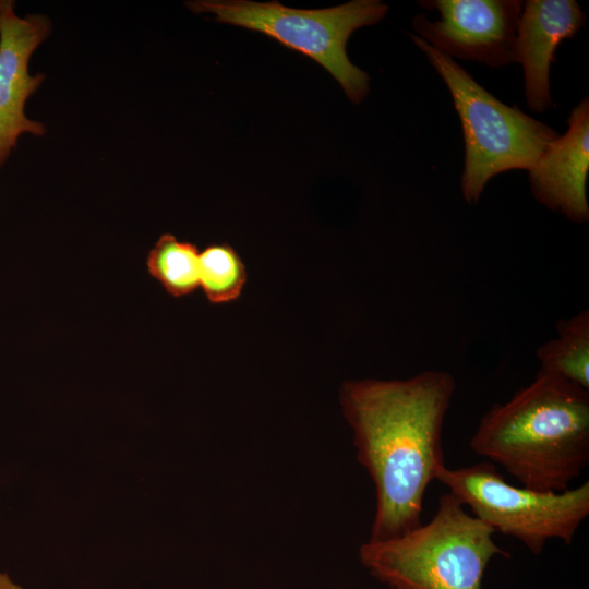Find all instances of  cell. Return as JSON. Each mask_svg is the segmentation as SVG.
<instances>
[{
    "mask_svg": "<svg viewBox=\"0 0 589 589\" xmlns=\"http://www.w3.org/2000/svg\"><path fill=\"white\" fill-rule=\"evenodd\" d=\"M455 389L446 371L341 384L339 402L357 459L375 488L369 540L392 539L422 524L425 491L445 465L442 433Z\"/></svg>",
    "mask_w": 589,
    "mask_h": 589,
    "instance_id": "1",
    "label": "cell"
},
{
    "mask_svg": "<svg viewBox=\"0 0 589 589\" xmlns=\"http://www.w3.org/2000/svg\"><path fill=\"white\" fill-rule=\"evenodd\" d=\"M469 446L522 486L565 491L589 464V390L539 370L482 416Z\"/></svg>",
    "mask_w": 589,
    "mask_h": 589,
    "instance_id": "2",
    "label": "cell"
},
{
    "mask_svg": "<svg viewBox=\"0 0 589 589\" xmlns=\"http://www.w3.org/2000/svg\"><path fill=\"white\" fill-rule=\"evenodd\" d=\"M494 533L447 492L428 524L392 539L368 540L359 560L393 589H481L492 557L508 556Z\"/></svg>",
    "mask_w": 589,
    "mask_h": 589,
    "instance_id": "3",
    "label": "cell"
},
{
    "mask_svg": "<svg viewBox=\"0 0 589 589\" xmlns=\"http://www.w3.org/2000/svg\"><path fill=\"white\" fill-rule=\"evenodd\" d=\"M410 38L444 81L459 116L465 142L460 188L469 204L479 201L494 176L515 169L528 171L558 136L517 106L495 98L453 58L414 34Z\"/></svg>",
    "mask_w": 589,
    "mask_h": 589,
    "instance_id": "4",
    "label": "cell"
},
{
    "mask_svg": "<svg viewBox=\"0 0 589 589\" xmlns=\"http://www.w3.org/2000/svg\"><path fill=\"white\" fill-rule=\"evenodd\" d=\"M187 5L194 13L214 14L216 22L259 32L313 59L354 104L369 93V74L349 60L346 48L356 29L376 24L386 15L388 7L378 0H353L320 10L247 0H200Z\"/></svg>",
    "mask_w": 589,
    "mask_h": 589,
    "instance_id": "5",
    "label": "cell"
},
{
    "mask_svg": "<svg viewBox=\"0 0 589 589\" xmlns=\"http://www.w3.org/2000/svg\"><path fill=\"white\" fill-rule=\"evenodd\" d=\"M435 480L494 532L517 539L534 554L549 540L569 544L589 515V481L561 492L537 491L508 483L489 461L456 469L444 465Z\"/></svg>",
    "mask_w": 589,
    "mask_h": 589,
    "instance_id": "6",
    "label": "cell"
},
{
    "mask_svg": "<svg viewBox=\"0 0 589 589\" xmlns=\"http://www.w3.org/2000/svg\"><path fill=\"white\" fill-rule=\"evenodd\" d=\"M441 19H412L416 36L453 58L500 68L517 63L516 40L524 2L520 0H422Z\"/></svg>",
    "mask_w": 589,
    "mask_h": 589,
    "instance_id": "7",
    "label": "cell"
},
{
    "mask_svg": "<svg viewBox=\"0 0 589 589\" xmlns=\"http://www.w3.org/2000/svg\"><path fill=\"white\" fill-rule=\"evenodd\" d=\"M14 7L12 0H0V167L22 133L41 136L46 132L43 123L25 116L24 106L45 79L43 73H28V61L48 37L51 24L43 14L20 17Z\"/></svg>",
    "mask_w": 589,
    "mask_h": 589,
    "instance_id": "8",
    "label": "cell"
},
{
    "mask_svg": "<svg viewBox=\"0 0 589 589\" xmlns=\"http://www.w3.org/2000/svg\"><path fill=\"white\" fill-rule=\"evenodd\" d=\"M568 129L543 151L528 170L534 199L575 224L589 220V100L573 108Z\"/></svg>",
    "mask_w": 589,
    "mask_h": 589,
    "instance_id": "9",
    "label": "cell"
},
{
    "mask_svg": "<svg viewBox=\"0 0 589 589\" xmlns=\"http://www.w3.org/2000/svg\"><path fill=\"white\" fill-rule=\"evenodd\" d=\"M586 15L575 0H527L519 17L516 59L524 71L530 110L541 113L552 105L550 69L554 52L585 25Z\"/></svg>",
    "mask_w": 589,
    "mask_h": 589,
    "instance_id": "10",
    "label": "cell"
},
{
    "mask_svg": "<svg viewBox=\"0 0 589 589\" xmlns=\"http://www.w3.org/2000/svg\"><path fill=\"white\" fill-rule=\"evenodd\" d=\"M557 336L536 352L540 371L589 390V311L556 323Z\"/></svg>",
    "mask_w": 589,
    "mask_h": 589,
    "instance_id": "11",
    "label": "cell"
},
{
    "mask_svg": "<svg viewBox=\"0 0 589 589\" xmlns=\"http://www.w3.org/2000/svg\"><path fill=\"white\" fill-rule=\"evenodd\" d=\"M199 263L197 248L171 233L161 235L146 259L149 275L175 298L191 294L199 288Z\"/></svg>",
    "mask_w": 589,
    "mask_h": 589,
    "instance_id": "12",
    "label": "cell"
},
{
    "mask_svg": "<svg viewBox=\"0 0 589 589\" xmlns=\"http://www.w3.org/2000/svg\"><path fill=\"white\" fill-rule=\"evenodd\" d=\"M247 268L227 243L211 244L200 252L199 288L212 304L237 300L247 283Z\"/></svg>",
    "mask_w": 589,
    "mask_h": 589,
    "instance_id": "13",
    "label": "cell"
},
{
    "mask_svg": "<svg viewBox=\"0 0 589 589\" xmlns=\"http://www.w3.org/2000/svg\"><path fill=\"white\" fill-rule=\"evenodd\" d=\"M0 589H23L15 584L7 573L0 572Z\"/></svg>",
    "mask_w": 589,
    "mask_h": 589,
    "instance_id": "14",
    "label": "cell"
},
{
    "mask_svg": "<svg viewBox=\"0 0 589 589\" xmlns=\"http://www.w3.org/2000/svg\"><path fill=\"white\" fill-rule=\"evenodd\" d=\"M388 589H393V588H388Z\"/></svg>",
    "mask_w": 589,
    "mask_h": 589,
    "instance_id": "15",
    "label": "cell"
}]
</instances>
